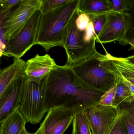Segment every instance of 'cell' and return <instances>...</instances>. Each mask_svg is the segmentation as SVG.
<instances>
[{"mask_svg":"<svg viewBox=\"0 0 134 134\" xmlns=\"http://www.w3.org/2000/svg\"><path fill=\"white\" fill-rule=\"evenodd\" d=\"M105 92L84 81L69 65H57L48 79L47 109L48 111L54 107L62 106L84 111L99 103Z\"/></svg>","mask_w":134,"mask_h":134,"instance_id":"6da1fadb","label":"cell"},{"mask_svg":"<svg viewBox=\"0 0 134 134\" xmlns=\"http://www.w3.org/2000/svg\"><path fill=\"white\" fill-rule=\"evenodd\" d=\"M80 0L70 3L45 15H42L36 44L46 52L57 46L63 47L69 23L78 9Z\"/></svg>","mask_w":134,"mask_h":134,"instance_id":"7a4b0ae2","label":"cell"},{"mask_svg":"<svg viewBox=\"0 0 134 134\" xmlns=\"http://www.w3.org/2000/svg\"><path fill=\"white\" fill-rule=\"evenodd\" d=\"M48 76L39 81L27 79L18 107L26 123L38 124L48 112L46 90Z\"/></svg>","mask_w":134,"mask_h":134,"instance_id":"3957f363","label":"cell"},{"mask_svg":"<svg viewBox=\"0 0 134 134\" xmlns=\"http://www.w3.org/2000/svg\"><path fill=\"white\" fill-rule=\"evenodd\" d=\"M80 14L77 9L69 23L63 47L67 55L66 64L70 66L102 55L96 50V37L90 43H85L84 31H80L77 28L76 19Z\"/></svg>","mask_w":134,"mask_h":134,"instance_id":"277c9868","label":"cell"},{"mask_svg":"<svg viewBox=\"0 0 134 134\" xmlns=\"http://www.w3.org/2000/svg\"><path fill=\"white\" fill-rule=\"evenodd\" d=\"M70 66L83 80L98 89L106 91L116 83L115 76L107 70L105 55Z\"/></svg>","mask_w":134,"mask_h":134,"instance_id":"5b68a950","label":"cell"},{"mask_svg":"<svg viewBox=\"0 0 134 134\" xmlns=\"http://www.w3.org/2000/svg\"><path fill=\"white\" fill-rule=\"evenodd\" d=\"M132 15L127 12H113L108 15L107 21L96 43L106 44L118 41L121 44H128L127 35L132 27Z\"/></svg>","mask_w":134,"mask_h":134,"instance_id":"8992f818","label":"cell"},{"mask_svg":"<svg viewBox=\"0 0 134 134\" xmlns=\"http://www.w3.org/2000/svg\"><path fill=\"white\" fill-rule=\"evenodd\" d=\"M41 0H23L11 11L0 14V23L4 26L8 40L15 36L36 12L40 10Z\"/></svg>","mask_w":134,"mask_h":134,"instance_id":"52a82bcc","label":"cell"},{"mask_svg":"<svg viewBox=\"0 0 134 134\" xmlns=\"http://www.w3.org/2000/svg\"><path fill=\"white\" fill-rule=\"evenodd\" d=\"M42 16L40 10L37 11L19 32L9 40L10 57L21 58L36 44Z\"/></svg>","mask_w":134,"mask_h":134,"instance_id":"ba28073f","label":"cell"},{"mask_svg":"<svg viewBox=\"0 0 134 134\" xmlns=\"http://www.w3.org/2000/svg\"><path fill=\"white\" fill-rule=\"evenodd\" d=\"M84 112L92 134H106L119 114L115 107L104 105L99 103L86 109Z\"/></svg>","mask_w":134,"mask_h":134,"instance_id":"9c48e42d","label":"cell"},{"mask_svg":"<svg viewBox=\"0 0 134 134\" xmlns=\"http://www.w3.org/2000/svg\"><path fill=\"white\" fill-rule=\"evenodd\" d=\"M77 112L70 107H54L49 110L39 128L42 134H64Z\"/></svg>","mask_w":134,"mask_h":134,"instance_id":"30bf717a","label":"cell"},{"mask_svg":"<svg viewBox=\"0 0 134 134\" xmlns=\"http://www.w3.org/2000/svg\"><path fill=\"white\" fill-rule=\"evenodd\" d=\"M27 79L26 75L17 79L0 96V121L18 108Z\"/></svg>","mask_w":134,"mask_h":134,"instance_id":"8fae6325","label":"cell"},{"mask_svg":"<svg viewBox=\"0 0 134 134\" xmlns=\"http://www.w3.org/2000/svg\"><path fill=\"white\" fill-rule=\"evenodd\" d=\"M26 64V75L29 80L37 81L48 76L57 65L49 55H40L38 54L27 60Z\"/></svg>","mask_w":134,"mask_h":134,"instance_id":"7c38bea8","label":"cell"},{"mask_svg":"<svg viewBox=\"0 0 134 134\" xmlns=\"http://www.w3.org/2000/svg\"><path fill=\"white\" fill-rule=\"evenodd\" d=\"M26 62L21 58H14L13 63L0 70V96L17 79L26 75Z\"/></svg>","mask_w":134,"mask_h":134,"instance_id":"4fadbf2b","label":"cell"},{"mask_svg":"<svg viewBox=\"0 0 134 134\" xmlns=\"http://www.w3.org/2000/svg\"><path fill=\"white\" fill-rule=\"evenodd\" d=\"M107 70L110 73H116L126 78L134 79V64L126 58L114 57L106 52Z\"/></svg>","mask_w":134,"mask_h":134,"instance_id":"5bb4252c","label":"cell"},{"mask_svg":"<svg viewBox=\"0 0 134 134\" xmlns=\"http://www.w3.org/2000/svg\"><path fill=\"white\" fill-rule=\"evenodd\" d=\"M26 123L24 117L17 108L0 121V134H20L25 128Z\"/></svg>","mask_w":134,"mask_h":134,"instance_id":"9a60e30c","label":"cell"},{"mask_svg":"<svg viewBox=\"0 0 134 134\" xmlns=\"http://www.w3.org/2000/svg\"><path fill=\"white\" fill-rule=\"evenodd\" d=\"M78 9L80 14H87L90 18L113 12L107 0H80Z\"/></svg>","mask_w":134,"mask_h":134,"instance_id":"2e32d148","label":"cell"},{"mask_svg":"<svg viewBox=\"0 0 134 134\" xmlns=\"http://www.w3.org/2000/svg\"><path fill=\"white\" fill-rule=\"evenodd\" d=\"M124 124L127 134H134V100L121 103L117 107Z\"/></svg>","mask_w":134,"mask_h":134,"instance_id":"e0dca14e","label":"cell"},{"mask_svg":"<svg viewBox=\"0 0 134 134\" xmlns=\"http://www.w3.org/2000/svg\"><path fill=\"white\" fill-rule=\"evenodd\" d=\"M117 83L116 96L113 105L117 108L121 103H130L134 100V97L129 88L118 77L115 76Z\"/></svg>","mask_w":134,"mask_h":134,"instance_id":"ac0fdd59","label":"cell"},{"mask_svg":"<svg viewBox=\"0 0 134 134\" xmlns=\"http://www.w3.org/2000/svg\"><path fill=\"white\" fill-rule=\"evenodd\" d=\"M72 134H92L84 111L76 113L73 121Z\"/></svg>","mask_w":134,"mask_h":134,"instance_id":"d6986e66","label":"cell"},{"mask_svg":"<svg viewBox=\"0 0 134 134\" xmlns=\"http://www.w3.org/2000/svg\"><path fill=\"white\" fill-rule=\"evenodd\" d=\"M72 0H41L40 10L42 15H45L56 10Z\"/></svg>","mask_w":134,"mask_h":134,"instance_id":"ffe728a7","label":"cell"},{"mask_svg":"<svg viewBox=\"0 0 134 134\" xmlns=\"http://www.w3.org/2000/svg\"><path fill=\"white\" fill-rule=\"evenodd\" d=\"M113 12H126L131 10L129 0H107Z\"/></svg>","mask_w":134,"mask_h":134,"instance_id":"44dd1931","label":"cell"},{"mask_svg":"<svg viewBox=\"0 0 134 134\" xmlns=\"http://www.w3.org/2000/svg\"><path fill=\"white\" fill-rule=\"evenodd\" d=\"M117 84L116 83L109 90L105 92L101 96L99 103L102 105L107 106L113 105V102L116 96Z\"/></svg>","mask_w":134,"mask_h":134,"instance_id":"7402d4cb","label":"cell"},{"mask_svg":"<svg viewBox=\"0 0 134 134\" xmlns=\"http://www.w3.org/2000/svg\"><path fill=\"white\" fill-rule=\"evenodd\" d=\"M108 14L102 15L90 18L94 26L96 38L99 35L105 26L107 21Z\"/></svg>","mask_w":134,"mask_h":134,"instance_id":"603a6c76","label":"cell"},{"mask_svg":"<svg viewBox=\"0 0 134 134\" xmlns=\"http://www.w3.org/2000/svg\"><path fill=\"white\" fill-rule=\"evenodd\" d=\"M106 134H127L124 124L120 113Z\"/></svg>","mask_w":134,"mask_h":134,"instance_id":"cb8c5ba5","label":"cell"},{"mask_svg":"<svg viewBox=\"0 0 134 134\" xmlns=\"http://www.w3.org/2000/svg\"><path fill=\"white\" fill-rule=\"evenodd\" d=\"M23 0H1L0 14L11 11L19 5Z\"/></svg>","mask_w":134,"mask_h":134,"instance_id":"d4e9b609","label":"cell"},{"mask_svg":"<svg viewBox=\"0 0 134 134\" xmlns=\"http://www.w3.org/2000/svg\"><path fill=\"white\" fill-rule=\"evenodd\" d=\"M91 21L90 16L87 14H80L76 19L77 28L80 31L84 32Z\"/></svg>","mask_w":134,"mask_h":134,"instance_id":"484cf974","label":"cell"},{"mask_svg":"<svg viewBox=\"0 0 134 134\" xmlns=\"http://www.w3.org/2000/svg\"><path fill=\"white\" fill-rule=\"evenodd\" d=\"M95 37L94 26L92 21L89 23L84 32L83 39L85 43H89Z\"/></svg>","mask_w":134,"mask_h":134,"instance_id":"4316f807","label":"cell"},{"mask_svg":"<svg viewBox=\"0 0 134 134\" xmlns=\"http://www.w3.org/2000/svg\"><path fill=\"white\" fill-rule=\"evenodd\" d=\"M111 74H113L114 76L118 77L121 80L122 82L128 87L134 97V85L132 84L131 82H129L125 77L122 76V75L116 73Z\"/></svg>","mask_w":134,"mask_h":134,"instance_id":"83f0119b","label":"cell"},{"mask_svg":"<svg viewBox=\"0 0 134 134\" xmlns=\"http://www.w3.org/2000/svg\"><path fill=\"white\" fill-rule=\"evenodd\" d=\"M129 4H130V8H131V11L133 13L134 18V0H132V1L129 0ZM131 30H132L131 33L132 34L131 37V38L134 37V22H133V24H132V27Z\"/></svg>","mask_w":134,"mask_h":134,"instance_id":"f1b7e54d","label":"cell"},{"mask_svg":"<svg viewBox=\"0 0 134 134\" xmlns=\"http://www.w3.org/2000/svg\"><path fill=\"white\" fill-rule=\"evenodd\" d=\"M128 44L130 45V48L128 49L129 51H131L134 49V37L129 39L128 41Z\"/></svg>","mask_w":134,"mask_h":134,"instance_id":"f546056e","label":"cell"},{"mask_svg":"<svg viewBox=\"0 0 134 134\" xmlns=\"http://www.w3.org/2000/svg\"><path fill=\"white\" fill-rule=\"evenodd\" d=\"M20 134H42V132H41V130L40 128L37 130L36 132L34 133H30L28 131L26 130V129H24L23 131H22Z\"/></svg>","mask_w":134,"mask_h":134,"instance_id":"4dcf8cb0","label":"cell"},{"mask_svg":"<svg viewBox=\"0 0 134 134\" xmlns=\"http://www.w3.org/2000/svg\"><path fill=\"white\" fill-rule=\"evenodd\" d=\"M126 59L131 63L134 64V55L126 58Z\"/></svg>","mask_w":134,"mask_h":134,"instance_id":"1f68e13d","label":"cell"},{"mask_svg":"<svg viewBox=\"0 0 134 134\" xmlns=\"http://www.w3.org/2000/svg\"><path fill=\"white\" fill-rule=\"evenodd\" d=\"M126 78V77H125ZM129 82H131L132 84L133 85H134V79H132V78H126Z\"/></svg>","mask_w":134,"mask_h":134,"instance_id":"d6a6232c","label":"cell"}]
</instances>
